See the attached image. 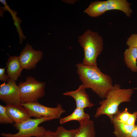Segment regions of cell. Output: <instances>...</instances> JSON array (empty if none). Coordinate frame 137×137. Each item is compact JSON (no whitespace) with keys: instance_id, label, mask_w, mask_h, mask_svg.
I'll use <instances>...</instances> for the list:
<instances>
[{"instance_id":"obj_1","label":"cell","mask_w":137,"mask_h":137,"mask_svg":"<svg viewBox=\"0 0 137 137\" xmlns=\"http://www.w3.org/2000/svg\"><path fill=\"white\" fill-rule=\"evenodd\" d=\"M76 66L82 84L86 89H91L100 98H105L113 87L111 77L102 73L97 66L87 65L82 63Z\"/></svg>"},{"instance_id":"obj_2","label":"cell","mask_w":137,"mask_h":137,"mask_svg":"<svg viewBox=\"0 0 137 137\" xmlns=\"http://www.w3.org/2000/svg\"><path fill=\"white\" fill-rule=\"evenodd\" d=\"M136 88L122 89L119 85L115 84L104 99L100 101V106L94 116L97 118L103 115L108 117L111 122L121 111L118 106L122 103L131 101V97Z\"/></svg>"},{"instance_id":"obj_3","label":"cell","mask_w":137,"mask_h":137,"mask_svg":"<svg viewBox=\"0 0 137 137\" xmlns=\"http://www.w3.org/2000/svg\"><path fill=\"white\" fill-rule=\"evenodd\" d=\"M78 41L84 53L82 63L87 65L97 66V59L103 49L101 36L98 32L88 29L78 36Z\"/></svg>"},{"instance_id":"obj_4","label":"cell","mask_w":137,"mask_h":137,"mask_svg":"<svg viewBox=\"0 0 137 137\" xmlns=\"http://www.w3.org/2000/svg\"><path fill=\"white\" fill-rule=\"evenodd\" d=\"M53 119L52 118L45 117L31 118L21 123L14 124L13 127L19 130L17 133L13 134L2 132L0 135L3 137H38L46 130L44 127L39 125L43 122Z\"/></svg>"},{"instance_id":"obj_5","label":"cell","mask_w":137,"mask_h":137,"mask_svg":"<svg viewBox=\"0 0 137 137\" xmlns=\"http://www.w3.org/2000/svg\"><path fill=\"white\" fill-rule=\"evenodd\" d=\"M46 83L39 81L31 76L27 77L24 82L19 84L20 94L21 103L38 101L45 95Z\"/></svg>"},{"instance_id":"obj_6","label":"cell","mask_w":137,"mask_h":137,"mask_svg":"<svg viewBox=\"0 0 137 137\" xmlns=\"http://www.w3.org/2000/svg\"><path fill=\"white\" fill-rule=\"evenodd\" d=\"M21 104L26 109L31 117L36 118L45 117L54 119H60L61 115L65 112L59 103H58L57 107L55 108L45 106L38 101Z\"/></svg>"},{"instance_id":"obj_7","label":"cell","mask_w":137,"mask_h":137,"mask_svg":"<svg viewBox=\"0 0 137 137\" xmlns=\"http://www.w3.org/2000/svg\"><path fill=\"white\" fill-rule=\"evenodd\" d=\"M7 83L0 85V99L6 105L21 104L20 94L18 85L15 81L9 79Z\"/></svg>"},{"instance_id":"obj_8","label":"cell","mask_w":137,"mask_h":137,"mask_svg":"<svg viewBox=\"0 0 137 137\" xmlns=\"http://www.w3.org/2000/svg\"><path fill=\"white\" fill-rule=\"evenodd\" d=\"M43 56L42 51L35 50L31 45L27 43L19 57L23 69L29 70L36 67Z\"/></svg>"},{"instance_id":"obj_9","label":"cell","mask_w":137,"mask_h":137,"mask_svg":"<svg viewBox=\"0 0 137 137\" xmlns=\"http://www.w3.org/2000/svg\"><path fill=\"white\" fill-rule=\"evenodd\" d=\"M85 88L82 84L74 91H68L63 93L65 96H70L75 100L76 108L84 109L91 108L94 104L91 101L88 94L85 91Z\"/></svg>"},{"instance_id":"obj_10","label":"cell","mask_w":137,"mask_h":137,"mask_svg":"<svg viewBox=\"0 0 137 137\" xmlns=\"http://www.w3.org/2000/svg\"><path fill=\"white\" fill-rule=\"evenodd\" d=\"M5 107L7 114L15 123H20L31 118L26 109L21 104L6 105Z\"/></svg>"},{"instance_id":"obj_11","label":"cell","mask_w":137,"mask_h":137,"mask_svg":"<svg viewBox=\"0 0 137 137\" xmlns=\"http://www.w3.org/2000/svg\"><path fill=\"white\" fill-rule=\"evenodd\" d=\"M6 72L9 79L16 81L21 75L23 69L19 57L9 56L6 63Z\"/></svg>"},{"instance_id":"obj_12","label":"cell","mask_w":137,"mask_h":137,"mask_svg":"<svg viewBox=\"0 0 137 137\" xmlns=\"http://www.w3.org/2000/svg\"><path fill=\"white\" fill-rule=\"evenodd\" d=\"M107 11L116 10L121 11L128 17H130L132 10L131 4L126 0H108L106 1Z\"/></svg>"},{"instance_id":"obj_13","label":"cell","mask_w":137,"mask_h":137,"mask_svg":"<svg viewBox=\"0 0 137 137\" xmlns=\"http://www.w3.org/2000/svg\"><path fill=\"white\" fill-rule=\"evenodd\" d=\"M90 115L85 113L84 109L76 108L70 115L64 117L60 118L59 122L63 124L72 121H77L80 124L84 123L90 120Z\"/></svg>"},{"instance_id":"obj_14","label":"cell","mask_w":137,"mask_h":137,"mask_svg":"<svg viewBox=\"0 0 137 137\" xmlns=\"http://www.w3.org/2000/svg\"><path fill=\"white\" fill-rule=\"evenodd\" d=\"M107 11L106 1H96L91 3L84 11V13L92 17H97Z\"/></svg>"},{"instance_id":"obj_15","label":"cell","mask_w":137,"mask_h":137,"mask_svg":"<svg viewBox=\"0 0 137 137\" xmlns=\"http://www.w3.org/2000/svg\"><path fill=\"white\" fill-rule=\"evenodd\" d=\"M124 60L127 66L133 72H137V48L129 47L124 53Z\"/></svg>"},{"instance_id":"obj_16","label":"cell","mask_w":137,"mask_h":137,"mask_svg":"<svg viewBox=\"0 0 137 137\" xmlns=\"http://www.w3.org/2000/svg\"><path fill=\"white\" fill-rule=\"evenodd\" d=\"M111 122L114 128L113 133L116 137H130L135 125H130L122 123L114 119Z\"/></svg>"},{"instance_id":"obj_17","label":"cell","mask_w":137,"mask_h":137,"mask_svg":"<svg viewBox=\"0 0 137 137\" xmlns=\"http://www.w3.org/2000/svg\"><path fill=\"white\" fill-rule=\"evenodd\" d=\"M95 136L94 122L90 120L80 124L74 137H95Z\"/></svg>"},{"instance_id":"obj_18","label":"cell","mask_w":137,"mask_h":137,"mask_svg":"<svg viewBox=\"0 0 137 137\" xmlns=\"http://www.w3.org/2000/svg\"><path fill=\"white\" fill-rule=\"evenodd\" d=\"M77 130L78 128L68 130L60 126L55 131V137H74Z\"/></svg>"},{"instance_id":"obj_19","label":"cell","mask_w":137,"mask_h":137,"mask_svg":"<svg viewBox=\"0 0 137 137\" xmlns=\"http://www.w3.org/2000/svg\"><path fill=\"white\" fill-rule=\"evenodd\" d=\"M11 14L12 18L14 21V24L16 26L18 32L19 33L20 38V43L21 44L23 40L26 38V37L23 34L21 29L20 24L22 22L21 20L16 16L17 12L11 9L9 11Z\"/></svg>"},{"instance_id":"obj_20","label":"cell","mask_w":137,"mask_h":137,"mask_svg":"<svg viewBox=\"0 0 137 137\" xmlns=\"http://www.w3.org/2000/svg\"><path fill=\"white\" fill-rule=\"evenodd\" d=\"M14 122L7 114L5 106L0 105V124H13Z\"/></svg>"},{"instance_id":"obj_21","label":"cell","mask_w":137,"mask_h":137,"mask_svg":"<svg viewBox=\"0 0 137 137\" xmlns=\"http://www.w3.org/2000/svg\"><path fill=\"white\" fill-rule=\"evenodd\" d=\"M131 114L128 112V109L126 108L123 111H121L114 116L113 119L118 122L126 124Z\"/></svg>"},{"instance_id":"obj_22","label":"cell","mask_w":137,"mask_h":137,"mask_svg":"<svg viewBox=\"0 0 137 137\" xmlns=\"http://www.w3.org/2000/svg\"><path fill=\"white\" fill-rule=\"evenodd\" d=\"M126 43L129 47L137 48V34H132L128 38Z\"/></svg>"},{"instance_id":"obj_23","label":"cell","mask_w":137,"mask_h":137,"mask_svg":"<svg viewBox=\"0 0 137 137\" xmlns=\"http://www.w3.org/2000/svg\"><path fill=\"white\" fill-rule=\"evenodd\" d=\"M137 118V111L131 113L126 124L134 126Z\"/></svg>"},{"instance_id":"obj_24","label":"cell","mask_w":137,"mask_h":137,"mask_svg":"<svg viewBox=\"0 0 137 137\" xmlns=\"http://www.w3.org/2000/svg\"><path fill=\"white\" fill-rule=\"evenodd\" d=\"M6 67L0 68V80L5 82L7 81L9 79L7 74L6 73L5 69Z\"/></svg>"},{"instance_id":"obj_25","label":"cell","mask_w":137,"mask_h":137,"mask_svg":"<svg viewBox=\"0 0 137 137\" xmlns=\"http://www.w3.org/2000/svg\"><path fill=\"white\" fill-rule=\"evenodd\" d=\"M38 137H55V131L46 130L42 135Z\"/></svg>"},{"instance_id":"obj_26","label":"cell","mask_w":137,"mask_h":137,"mask_svg":"<svg viewBox=\"0 0 137 137\" xmlns=\"http://www.w3.org/2000/svg\"><path fill=\"white\" fill-rule=\"evenodd\" d=\"M130 137H137V125H135L130 134Z\"/></svg>"},{"instance_id":"obj_27","label":"cell","mask_w":137,"mask_h":137,"mask_svg":"<svg viewBox=\"0 0 137 137\" xmlns=\"http://www.w3.org/2000/svg\"><path fill=\"white\" fill-rule=\"evenodd\" d=\"M64 2L66 3H68L70 4H73L74 3L76 2L75 0H64L63 1Z\"/></svg>"}]
</instances>
